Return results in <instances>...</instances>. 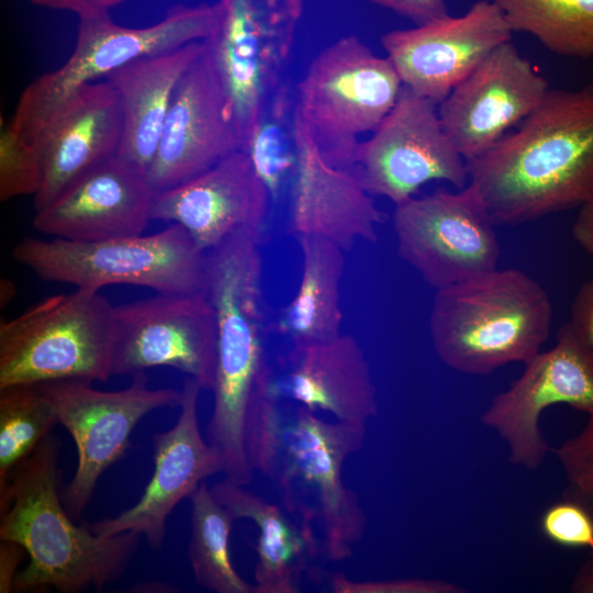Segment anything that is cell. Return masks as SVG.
<instances>
[{"label":"cell","mask_w":593,"mask_h":593,"mask_svg":"<svg viewBox=\"0 0 593 593\" xmlns=\"http://www.w3.org/2000/svg\"><path fill=\"white\" fill-rule=\"evenodd\" d=\"M467 166L466 187L495 225L580 209L593 199V85L549 89L530 115Z\"/></svg>","instance_id":"1"},{"label":"cell","mask_w":593,"mask_h":593,"mask_svg":"<svg viewBox=\"0 0 593 593\" xmlns=\"http://www.w3.org/2000/svg\"><path fill=\"white\" fill-rule=\"evenodd\" d=\"M260 239L247 232L206 251L203 293L217 326L213 412L206 439L226 479L246 485L251 469L246 435L272 391L273 374L262 346Z\"/></svg>","instance_id":"2"},{"label":"cell","mask_w":593,"mask_h":593,"mask_svg":"<svg viewBox=\"0 0 593 593\" xmlns=\"http://www.w3.org/2000/svg\"><path fill=\"white\" fill-rule=\"evenodd\" d=\"M59 448L49 433L13 468L0 493V539L19 544L30 558L12 592L102 591L123 574L138 546L136 533L104 536L74 523L59 490Z\"/></svg>","instance_id":"3"},{"label":"cell","mask_w":593,"mask_h":593,"mask_svg":"<svg viewBox=\"0 0 593 593\" xmlns=\"http://www.w3.org/2000/svg\"><path fill=\"white\" fill-rule=\"evenodd\" d=\"M552 305L519 269H494L438 289L429 314L434 349L449 368L475 376L529 362L549 335Z\"/></svg>","instance_id":"4"},{"label":"cell","mask_w":593,"mask_h":593,"mask_svg":"<svg viewBox=\"0 0 593 593\" xmlns=\"http://www.w3.org/2000/svg\"><path fill=\"white\" fill-rule=\"evenodd\" d=\"M214 4H175L145 27H124L109 12L79 16L75 48L58 69L33 80L22 92L0 139V170H16L31 144L54 114L88 82L105 78L141 57L203 41L212 30Z\"/></svg>","instance_id":"5"},{"label":"cell","mask_w":593,"mask_h":593,"mask_svg":"<svg viewBox=\"0 0 593 593\" xmlns=\"http://www.w3.org/2000/svg\"><path fill=\"white\" fill-rule=\"evenodd\" d=\"M366 433V424L326 422L300 405L289 417L281 413L269 478L315 539L318 526L322 553L331 561L349 558L366 529L358 496L343 480L344 462L362 447Z\"/></svg>","instance_id":"6"},{"label":"cell","mask_w":593,"mask_h":593,"mask_svg":"<svg viewBox=\"0 0 593 593\" xmlns=\"http://www.w3.org/2000/svg\"><path fill=\"white\" fill-rule=\"evenodd\" d=\"M116 309L100 291L46 298L0 325V389L113 376Z\"/></svg>","instance_id":"7"},{"label":"cell","mask_w":593,"mask_h":593,"mask_svg":"<svg viewBox=\"0 0 593 593\" xmlns=\"http://www.w3.org/2000/svg\"><path fill=\"white\" fill-rule=\"evenodd\" d=\"M12 257L42 280L91 291L132 284L158 293L203 292L206 265V253L178 224L150 235L96 242L25 237Z\"/></svg>","instance_id":"8"},{"label":"cell","mask_w":593,"mask_h":593,"mask_svg":"<svg viewBox=\"0 0 593 593\" xmlns=\"http://www.w3.org/2000/svg\"><path fill=\"white\" fill-rule=\"evenodd\" d=\"M402 80L391 60L356 35L336 40L311 61L295 109L325 160L356 165L359 135L373 132L395 105Z\"/></svg>","instance_id":"9"},{"label":"cell","mask_w":593,"mask_h":593,"mask_svg":"<svg viewBox=\"0 0 593 593\" xmlns=\"http://www.w3.org/2000/svg\"><path fill=\"white\" fill-rule=\"evenodd\" d=\"M202 41L230 103L242 142L268 98L282 83L303 14V0H219Z\"/></svg>","instance_id":"10"},{"label":"cell","mask_w":593,"mask_h":593,"mask_svg":"<svg viewBox=\"0 0 593 593\" xmlns=\"http://www.w3.org/2000/svg\"><path fill=\"white\" fill-rule=\"evenodd\" d=\"M132 377L131 384L119 391L98 390L86 380L36 384L76 444L77 468L63 491L64 506L74 519L86 510L102 473L130 448L137 423L156 409L181 404V391L149 389L145 372Z\"/></svg>","instance_id":"11"},{"label":"cell","mask_w":593,"mask_h":593,"mask_svg":"<svg viewBox=\"0 0 593 593\" xmlns=\"http://www.w3.org/2000/svg\"><path fill=\"white\" fill-rule=\"evenodd\" d=\"M392 223L399 256L436 290L497 268L496 225L467 187L396 204Z\"/></svg>","instance_id":"12"},{"label":"cell","mask_w":593,"mask_h":593,"mask_svg":"<svg viewBox=\"0 0 593 593\" xmlns=\"http://www.w3.org/2000/svg\"><path fill=\"white\" fill-rule=\"evenodd\" d=\"M567 404L593 413V348L568 322L556 345L525 363L523 373L493 398L481 422L505 443L512 465L538 469L549 447L540 432L546 409Z\"/></svg>","instance_id":"13"},{"label":"cell","mask_w":593,"mask_h":593,"mask_svg":"<svg viewBox=\"0 0 593 593\" xmlns=\"http://www.w3.org/2000/svg\"><path fill=\"white\" fill-rule=\"evenodd\" d=\"M122 133L123 111L112 86L105 80L83 85L31 144L3 201L32 194L35 211L43 209L85 172L116 155Z\"/></svg>","instance_id":"14"},{"label":"cell","mask_w":593,"mask_h":593,"mask_svg":"<svg viewBox=\"0 0 593 593\" xmlns=\"http://www.w3.org/2000/svg\"><path fill=\"white\" fill-rule=\"evenodd\" d=\"M356 166L366 191L394 205L427 182L447 181L462 189L469 178L467 161L445 133L437 105L404 86L393 109L360 142Z\"/></svg>","instance_id":"15"},{"label":"cell","mask_w":593,"mask_h":593,"mask_svg":"<svg viewBox=\"0 0 593 593\" xmlns=\"http://www.w3.org/2000/svg\"><path fill=\"white\" fill-rule=\"evenodd\" d=\"M113 374L171 367L212 390L217 359L214 309L203 292L158 293L115 306Z\"/></svg>","instance_id":"16"},{"label":"cell","mask_w":593,"mask_h":593,"mask_svg":"<svg viewBox=\"0 0 593 593\" xmlns=\"http://www.w3.org/2000/svg\"><path fill=\"white\" fill-rule=\"evenodd\" d=\"M512 34L497 5L479 0L462 15L390 31L381 44L403 86L438 105Z\"/></svg>","instance_id":"17"},{"label":"cell","mask_w":593,"mask_h":593,"mask_svg":"<svg viewBox=\"0 0 593 593\" xmlns=\"http://www.w3.org/2000/svg\"><path fill=\"white\" fill-rule=\"evenodd\" d=\"M548 90V81L510 41L458 83L437 111L445 133L468 163L530 115Z\"/></svg>","instance_id":"18"},{"label":"cell","mask_w":593,"mask_h":593,"mask_svg":"<svg viewBox=\"0 0 593 593\" xmlns=\"http://www.w3.org/2000/svg\"><path fill=\"white\" fill-rule=\"evenodd\" d=\"M200 390L197 380L184 379L176 424L167 432L153 435L154 472L142 496L115 517L86 522L92 533L113 536L133 532L158 550L166 535V522L175 507L191 497L206 478L223 471L220 455L204 440L199 427Z\"/></svg>","instance_id":"19"},{"label":"cell","mask_w":593,"mask_h":593,"mask_svg":"<svg viewBox=\"0 0 593 593\" xmlns=\"http://www.w3.org/2000/svg\"><path fill=\"white\" fill-rule=\"evenodd\" d=\"M239 149L230 103L202 52L175 89L147 178L155 192L166 190Z\"/></svg>","instance_id":"20"},{"label":"cell","mask_w":593,"mask_h":593,"mask_svg":"<svg viewBox=\"0 0 593 593\" xmlns=\"http://www.w3.org/2000/svg\"><path fill=\"white\" fill-rule=\"evenodd\" d=\"M270 200L247 154L239 149L199 176L156 191L150 220L182 226L206 253L238 232L261 240Z\"/></svg>","instance_id":"21"},{"label":"cell","mask_w":593,"mask_h":593,"mask_svg":"<svg viewBox=\"0 0 593 593\" xmlns=\"http://www.w3.org/2000/svg\"><path fill=\"white\" fill-rule=\"evenodd\" d=\"M155 190L133 164L113 155L35 211L33 227L75 242L142 235L150 220Z\"/></svg>","instance_id":"22"},{"label":"cell","mask_w":593,"mask_h":593,"mask_svg":"<svg viewBox=\"0 0 593 593\" xmlns=\"http://www.w3.org/2000/svg\"><path fill=\"white\" fill-rule=\"evenodd\" d=\"M294 137L289 234L323 237L344 251L357 239L377 242V227L385 215L362 186L357 166L340 167L325 160L295 108Z\"/></svg>","instance_id":"23"},{"label":"cell","mask_w":593,"mask_h":593,"mask_svg":"<svg viewBox=\"0 0 593 593\" xmlns=\"http://www.w3.org/2000/svg\"><path fill=\"white\" fill-rule=\"evenodd\" d=\"M277 398L311 412H327L338 421L367 424L378 413L377 389L369 362L355 337L293 345L284 372L273 377Z\"/></svg>","instance_id":"24"},{"label":"cell","mask_w":593,"mask_h":593,"mask_svg":"<svg viewBox=\"0 0 593 593\" xmlns=\"http://www.w3.org/2000/svg\"><path fill=\"white\" fill-rule=\"evenodd\" d=\"M202 52V41L192 42L132 60L104 78L123 111L116 155L145 174L156 154L175 89Z\"/></svg>","instance_id":"25"},{"label":"cell","mask_w":593,"mask_h":593,"mask_svg":"<svg viewBox=\"0 0 593 593\" xmlns=\"http://www.w3.org/2000/svg\"><path fill=\"white\" fill-rule=\"evenodd\" d=\"M225 478L210 490L235 517L247 518L259 530L255 546L256 593H296L309 558L320 550L317 540L298 527L279 506Z\"/></svg>","instance_id":"26"},{"label":"cell","mask_w":593,"mask_h":593,"mask_svg":"<svg viewBox=\"0 0 593 593\" xmlns=\"http://www.w3.org/2000/svg\"><path fill=\"white\" fill-rule=\"evenodd\" d=\"M302 254V272L294 298L283 310L279 331L293 345L325 343L342 335L340 282L344 250L317 236L296 238Z\"/></svg>","instance_id":"27"},{"label":"cell","mask_w":593,"mask_h":593,"mask_svg":"<svg viewBox=\"0 0 593 593\" xmlns=\"http://www.w3.org/2000/svg\"><path fill=\"white\" fill-rule=\"evenodd\" d=\"M513 32L528 33L558 55L593 58V0H490Z\"/></svg>","instance_id":"28"},{"label":"cell","mask_w":593,"mask_h":593,"mask_svg":"<svg viewBox=\"0 0 593 593\" xmlns=\"http://www.w3.org/2000/svg\"><path fill=\"white\" fill-rule=\"evenodd\" d=\"M191 499L188 558L194 580L215 593H256L232 566L228 538L235 517L203 481Z\"/></svg>","instance_id":"29"},{"label":"cell","mask_w":593,"mask_h":593,"mask_svg":"<svg viewBox=\"0 0 593 593\" xmlns=\"http://www.w3.org/2000/svg\"><path fill=\"white\" fill-rule=\"evenodd\" d=\"M294 108L295 100L282 82L266 101L242 146L271 199L279 195L294 174Z\"/></svg>","instance_id":"30"},{"label":"cell","mask_w":593,"mask_h":593,"mask_svg":"<svg viewBox=\"0 0 593 593\" xmlns=\"http://www.w3.org/2000/svg\"><path fill=\"white\" fill-rule=\"evenodd\" d=\"M57 416L36 385L0 389V493L13 468L51 433Z\"/></svg>","instance_id":"31"},{"label":"cell","mask_w":593,"mask_h":593,"mask_svg":"<svg viewBox=\"0 0 593 593\" xmlns=\"http://www.w3.org/2000/svg\"><path fill=\"white\" fill-rule=\"evenodd\" d=\"M539 526L542 535L553 544L588 548L593 555V516L579 501L562 496L545 510Z\"/></svg>","instance_id":"32"},{"label":"cell","mask_w":593,"mask_h":593,"mask_svg":"<svg viewBox=\"0 0 593 593\" xmlns=\"http://www.w3.org/2000/svg\"><path fill=\"white\" fill-rule=\"evenodd\" d=\"M567 477L566 494L593 497V413L580 434L553 450Z\"/></svg>","instance_id":"33"},{"label":"cell","mask_w":593,"mask_h":593,"mask_svg":"<svg viewBox=\"0 0 593 593\" xmlns=\"http://www.w3.org/2000/svg\"><path fill=\"white\" fill-rule=\"evenodd\" d=\"M334 593H463L466 589L455 583L435 579L363 580L348 579L342 572L328 575Z\"/></svg>","instance_id":"34"},{"label":"cell","mask_w":593,"mask_h":593,"mask_svg":"<svg viewBox=\"0 0 593 593\" xmlns=\"http://www.w3.org/2000/svg\"><path fill=\"white\" fill-rule=\"evenodd\" d=\"M385 8L401 16L412 20L416 25L445 16L448 9L445 0H367Z\"/></svg>","instance_id":"35"},{"label":"cell","mask_w":593,"mask_h":593,"mask_svg":"<svg viewBox=\"0 0 593 593\" xmlns=\"http://www.w3.org/2000/svg\"><path fill=\"white\" fill-rule=\"evenodd\" d=\"M577 333L593 348V279L578 291L569 322Z\"/></svg>","instance_id":"36"},{"label":"cell","mask_w":593,"mask_h":593,"mask_svg":"<svg viewBox=\"0 0 593 593\" xmlns=\"http://www.w3.org/2000/svg\"><path fill=\"white\" fill-rule=\"evenodd\" d=\"M35 5L55 10H67L79 16L109 12L125 0H29Z\"/></svg>","instance_id":"37"},{"label":"cell","mask_w":593,"mask_h":593,"mask_svg":"<svg viewBox=\"0 0 593 593\" xmlns=\"http://www.w3.org/2000/svg\"><path fill=\"white\" fill-rule=\"evenodd\" d=\"M26 551L22 546L9 540L0 544V592H12L16 568L24 558Z\"/></svg>","instance_id":"38"},{"label":"cell","mask_w":593,"mask_h":593,"mask_svg":"<svg viewBox=\"0 0 593 593\" xmlns=\"http://www.w3.org/2000/svg\"><path fill=\"white\" fill-rule=\"evenodd\" d=\"M571 232L575 242L593 254V199L579 209Z\"/></svg>","instance_id":"39"},{"label":"cell","mask_w":593,"mask_h":593,"mask_svg":"<svg viewBox=\"0 0 593 593\" xmlns=\"http://www.w3.org/2000/svg\"><path fill=\"white\" fill-rule=\"evenodd\" d=\"M570 590L573 593H593V560H589L580 567Z\"/></svg>","instance_id":"40"},{"label":"cell","mask_w":593,"mask_h":593,"mask_svg":"<svg viewBox=\"0 0 593 593\" xmlns=\"http://www.w3.org/2000/svg\"><path fill=\"white\" fill-rule=\"evenodd\" d=\"M14 295V284L10 280L2 279L1 280V305L5 306V304L13 298Z\"/></svg>","instance_id":"41"},{"label":"cell","mask_w":593,"mask_h":593,"mask_svg":"<svg viewBox=\"0 0 593 593\" xmlns=\"http://www.w3.org/2000/svg\"><path fill=\"white\" fill-rule=\"evenodd\" d=\"M563 496H568V497H571V499H574V500L579 501L580 503H582L590 511V513L593 516V497L578 496V495H571V494H566V493H563Z\"/></svg>","instance_id":"42"}]
</instances>
